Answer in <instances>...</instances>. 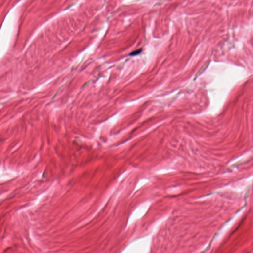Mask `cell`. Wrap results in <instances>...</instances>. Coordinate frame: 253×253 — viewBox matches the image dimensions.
<instances>
[{
	"label": "cell",
	"instance_id": "obj_1",
	"mask_svg": "<svg viewBox=\"0 0 253 253\" xmlns=\"http://www.w3.org/2000/svg\"><path fill=\"white\" fill-rule=\"evenodd\" d=\"M141 51H142V49H139L136 50H135V51L130 53V56H136L137 54H140V53H141Z\"/></svg>",
	"mask_w": 253,
	"mask_h": 253
}]
</instances>
